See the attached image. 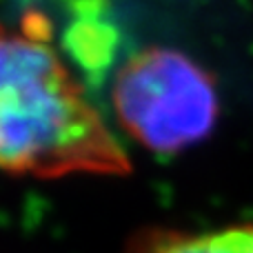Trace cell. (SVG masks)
Masks as SVG:
<instances>
[{"instance_id":"cell-1","label":"cell","mask_w":253,"mask_h":253,"mask_svg":"<svg viewBox=\"0 0 253 253\" xmlns=\"http://www.w3.org/2000/svg\"><path fill=\"white\" fill-rule=\"evenodd\" d=\"M44 16L0 22V173L58 180L125 175V147L53 47Z\"/></svg>"},{"instance_id":"cell-2","label":"cell","mask_w":253,"mask_h":253,"mask_svg":"<svg viewBox=\"0 0 253 253\" xmlns=\"http://www.w3.org/2000/svg\"><path fill=\"white\" fill-rule=\"evenodd\" d=\"M111 105L120 129L153 153H178L211 133L218 91L187 53L147 47L116 69Z\"/></svg>"},{"instance_id":"cell-3","label":"cell","mask_w":253,"mask_h":253,"mask_svg":"<svg viewBox=\"0 0 253 253\" xmlns=\"http://www.w3.org/2000/svg\"><path fill=\"white\" fill-rule=\"evenodd\" d=\"M129 253H253V224L220 231H180L151 227L135 233Z\"/></svg>"}]
</instances>
